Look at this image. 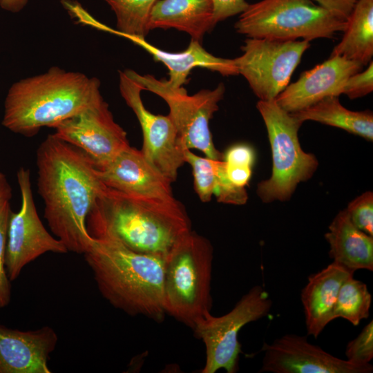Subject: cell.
<instances>
[{
    "label": "cell",
    "mask_w": 373,
    "mask_h": 373,
    "mask_svg": "<svg viewBox=\"0 0 373 373\" xmlns=\"http://www.w3.org/2000/svg\"><path fill=\"white\" fill-rule=\"evenodd\" d=\"M309 46V41L303 39L248 38L241 46L242 54L233 59L238 74L260 100H274L288 86Z\"/></svg>",
    "instance_id": "30bf717a"
},
{
    "label": "cell",
    "mask_w": 373,
    "mask_h": 373,
    "mask_svg": "<svg viewBox=\"0 0 373 373\" xmlns=\"http://www.w3.org/2000/svg\"><path fill=\"white\" fill-rule=\"evenodd\" d=\"M57 340L48 326L20 331L0 325V373H50L48 361Z\"/></svg>",
    "instance_id": "e0dca14e"
},
{
    "label": "cell",
    "mask_w": 373,
    "mask_h": 373,
    "mask_svg": "<svg viewBox=\"0 0 373 373\" xmlns=\"http://www.w3.org/2000/svg\"><path fill=\"white\" fill-rule=\"evenodd\" d=\"M227 164L253 167L255 162L254 149L246 144H237L229 147L223 154Z\"/></svg>",
    "instance_id": "4dcf8cb0"
},
{
    "label": "cell",
    "mask_w": 373,
    "mask_h": 373,
    "mask_svg": "<svg viewBox=\"0 0 373 373\" xmlns=\"http://www.w3.org/2000/svg\"><path fill=\"white\" fill-rule=\"evenodd\" d=\"M30 0H0V7L8 12L17 13L21 11Z\"/></svg>",
    "instance_id": "e575fe53"
},
{
    "label": "cell",
    "mask_w": 373,
    "mask_h": 373,
    "mask_svg": "<svg viewBox=\"0 0 373 373\" xmlns=\"http://www.w3.org/2000/svg\"><path fill=\"white\" fill-rule=\"evenodd\" d=\"M301 122L312 120L337 127L373 140V115L370 111H352L339 102L338 96H328L301 111L291 113Z\"/></svg>",
    "instance_id": "cb8c5ba5"
},
{
    "label": "cell",
    "mask_w": 373,
    "mask_h": 373,
    "mask_svg": "<svg viewBox=\"0 0 373 373\" xmlns=\"http://www.w3.org/2000/svg\"><path fill=\"white\" fill-rule=\"evenodd\" d=\"M361 64L341 56H330L325 61L304 72L274 99L289 113L305 109L328 96H339L351 75L363 68Z\"/></svg>",
    "instance_id": "2e32d148"
},
{
    "label": "cell",
    "mask_w": 373,
    "mask_h": 373,
    "mask_svg": "<svg viewBox=\"0 0 373 373\" xmlns=\"http://www.w3.org/2000/svg\"><path fill=\"white\" fill-rule=\"evenodd\" d=\"M93 238H108L142 254L165 257L191 231L187 213L175 198L126 194L104 186L86 218Z\"/></svg>",
    "instance_id": "7a4b0ae2"
},
{
    "label": "cell",
    "mask_w": 373,
    "mask_h": 373,
    "mask_svg": "<svg viewBox=\"0 0 373 373\" xmlns=\"http://www.w3.org/2000/svg\"><path fill=\"white\" fill-rule=\"evenodd\" d=\"M347 361L356 365H367L373 358V321L369 322L360 334L346 347Z\"/></svg>",
    "instance_id": "4316f807"
},
{
    "label": "cell",
    "mask_w": 373,
    "mask_h": 373,
    "mask_svg": "<svg viewBox=\"0 0 373 373\" xmlns=\"http://www.w3.org/2000/svg\"><path fill=\"white\" fill-rule=\"evenodd\" d=\"M11 197V186L6 175L0 172V207L6 202H10Z\"/></svg>",
    "instance_id": "d590c367"
},
{
    "label": "cell",
    "mask_w": 373,
    "mask_h": 373,
    "mask_svg": "<svg viewBox=\"0 0 373 373\" xmlns=\"http://www.w3.org/2000/svg\"><path fill=\"white\" fill-rule=\"evenodd\" d=\"M21 204L17 213L10 212L7 230L6 269L10 281L22 269L41 255L50 251L65 254L68 251L57 238L51 236L41 222L35 204L30 172L21 167L17 173Z\"/></svg>",
    "instance_id": "8fae6325"
},
{
    "label": "cell",
    "mask_w": 373,
    "mask_h": 373,
    "mask_svg": "<svg viewBox=\"0 0 373 373\" xmlns=\"http://www.w3.org/2000/svg\"><path fill=\"white\" fill-rule=\"evenodd\" d=\"M131 41L149 52L155 61L162 62L169 70V82L181 87L188 81L191 70L202 67L224 76L236 75L238 70L233 59L218 57L207 52L198 41L191 39L187 48L179 52L161 50L145 39L130 38Z\"/></svg>",
    "instance_id": "ffe728a7"
},
{
    "label": "cell",
    "mask_w": 373,
    "mask_h": 373,
    "mask_svg": "<svg viewBox=\"0 0 373 373\" xmlns=\"http://www.w3.org/2000/svg\"><path fill=\"white\" fill-rule=\"evenodd\" d=\"M184 162L190 164L195 191L203 202L215 195L219 202L240 205L246 203L248 195L245 187L234 185L229 179L223 160L201 157L190 149L183 151Z\"/></svg>",
    "instance_id": "7402d4cb"
},
{
    "label": "cell",
    "mask_w": 373,
    "mask_h": 373,
    "mask_svg": "<svg viewBox=\"0 0 373 373\" xmlns=\"http://www.w3.org/2000/svg\"><path fill=\"white\" fill-rule=\"evenodd\" d=\"M352 222L373 236V193L367 191L352 200L345 209Z\"/></svg>",
    "instance_id": "f1b7e54d"
},
{
    "label": "cell",
    "mask_w": 373,
    "mask_h": 373,
    "mask_svg": "<svg viewBox=\"0 0 373 373\" xmlns=\"http://www.w3.org/2000/svg\"><path fill=\"white\" fill-rule=\"evenodd\" d=\"M215 26L212 0H157L148 23L149 31L174 28L200 43Z\"/></svg>",
    "instance_id": "d6986e66"
},
{
    "label": "cell",
    "mask_w": 373,
    "mask_h": 373,
    "mask_svg": "<svg viewBox=\"0 0 373 373\" xmlns=\"http://www.w3.org/2000/svg\"><path fill=\"white\" fill-rule=\"evenodd\" d=\"M373 90V64L371 61L367 68L359 71L345 82L340 90V95L345 94L350 99L363 97Z\"/></svg>",
    "instance_id": "f546056e"
},
{
    "label": "cell",
    "mask_w": 373,
    "mask_h": 373,
    "mask_svg": "<svg viewBox=\"0 0 373 373\" xmlns=\"http://www.w3.org/2000/svg\"><path fill=\"white\" fill-rule=\"evenodd\" d=\"M260 372L370 373L371 364L360 366L337 358L312 344L306 336L286 334L272 343H264Z\"/></svg>",
    "instance_id": "5bb4252c"
},
{
    "label": "cell",
    "mask_w": 373,
    "mask_h": 373,
    "mask_svg": "<svg viewBox=\"0 0 373 373\" xmlns=\"http://www.w3.org/2000/svg\"><path fill=\"white\" fill-rule=\"evenodd\" d=\"M98 176L106 186L145 198L173 200L172 182L145 158L140 150L128 146L102 169Z\"/></svg>",
    "instance_id": "9a60e30c"
},
{
    "label": "cell",
    "mask_w": 373,
    "mask_h": 373,
    "mask_svg": "<svg viewBox=\"0 0 373 373\" xmlns=\"http://www.w3.org/2000/svg\"><path fill=\"white\" fill-rule=\"evenodd\" d=\"M354 272L332 262L308 277L300 294L308 335L315 338L334 320V308L338 290Z\"/></svg>",
    "instance_id": "ac0fdd59"
},
{
    "label": "cell",
    "mask_w": 373,
    "mask_h": 373,
    "mask_svg": "<svg viewBox=\"0 0 373 373\" xmlns=\"http://www.w3.org/2000/svg\"><path fill=\"white\" fill-rule=\"evenodd\" d=\"M272 302L260 285L251 287L228 313L214 316L206 312L194 325L197 338L202 339L206 350L202 373H215L224 369L227 373L237 372L242 352L238 341L240 330L247 323L266 316Z\"/></svg>",
    "instance_id": "9c48e42d"
},
{
    "label": "cell",
    "mask_w": 373,
    "mask_h": 373,
    "mask_svg": "<svg viewBox=\"0 0 373 373\" xmlns=\"http://www.w3.org/2000/svg\"><path fill=\"white\" fill-rule=\"evenodd\" d=\"M334 16L347 20L359 0H312Z\"/></svg>",
    "instance_id": "d6a6232c"
},
{
    "label": "cell",
    "mask_w": 373,
    "mask_h": 373,
    "mask_svg": "<svg viewBox=\"0 0 373 373\" xmlns=\"http://www.w3.org/2000/svg\"><path fill=\"white\" fill-rule=\"evenodd\" d=\"M100 82L79 72L53 66L15 82L4 102L2 125L26 137L79 113L100 96Z\"/></svg>",
    "instance_id": "277c9868"
},
{
    "label": "cell",
    "mask_w": 373,
    "mask_h": 373,
    "mask_svg": "<svg viewBox=\"0 0 373 373\" xmlns=\"http://www.w3.org/2000/svg\"><path fill=\"white\" fill-rule=\"evenodd\" d=\"M372 295L365 283L354 278H347L341 285L336 297L334 318H343L357 326L368 318Z\"/></svg>",
    "instance_id": "484cf974"
},
{
    "label": "cell",
    "mask_w": 373,
    "mask_h": 373,
    "mask_svg": "<svg viewBox=\"0 0 373 373\" xmlns=\"http://www.w3.org/2000/svg\"><path fill=\"white\" fill-rule=\"evenodd\" d=\"M53 128L55 136L82 150L98 169L130 146L126 131L115 121L102 95Z\"/></svg>",
    "instance_id": "7c38bea8"
},
{
    "label": "cell",
    "mask_w": 373,
    "mask_h": 373,
    "mask_svg": "<svg viewBox=\"0 0 373 373\" xmlns=\"http://www.w3.org/2000/svg\"><path fill=\"white\" fill-rule=\"evenodd\" d=\"M225 166L227 176L234 185L239 187H245L248 184L251 177L252 167L229 165L226 163Z\"/></svg>",
    "instance_id": "836d02e7"
},
{
    "label": "cell",
    "mask_w": 373,
    "mask_h": 373,
    "mask_svg": "<svg viewBox=\"0 0 373 373\" xmlns=\"http://www.w3.org/2000/svg\"><path fill=\"white\" fill-rule=\"evenodd\" d=\"M257 108L267 131L273 161L271 175L258 184L257 193L266 203L287 200L300 182L314 175L318 162L300 146L298 132L303 122L275 100H259Z\"/></svg>",
    "instance_id": "52a82bcc"
},
{
    "label": "cell",
    "mask_w": 373,
    "mask_h": 373,
    "mask_svg": "<svg viewBox=\"0 0 373 373\" xmlns=\"http://www.w3.org/2000/svg\"><path fill=\"white\" fill-rule=\"evenodd\" d=\"M341 41L331 56H341L364 66L373 55V0H359L347 19Z\"/></svg>",
    "instance_id": "603a6c76"
},
{
    "label": "cell",
    "mask_w": 373,
    "mask_h": 373,
    "mask_svg": "<svg viewBox=\"0 0 373 373\" xmlns=\"http://www.w3.org/2000/svg\"><path fill=\"white\" fill-rule=\"evenodd\" d=\"M124 70L144 90L166 102L169 115L184 149H197L209 158L222 160L223 154L216 149L209 128V122L218 110V103L225 92L222 83L214 89H203L190 95L183 86H173L167 79H158L149 74L140 75L131 69Z\"/></svg>",
    "instance_id": "ba28073f"
},
{
    "label": "cell",
    "mask_w": 373,
    "mask_h": 373,
    "mask_svg": "<svg viewBox=\"0 0 373 373\" xmlns=\"http://www.w3.org/2000/svg\"><path fill=\"white\" fill-rule=\"evenodd\" d=\"M212 262L211 242L192 230L165 256V313L192 329L211 311Z\"/></svg>",
    "instance_id": "5b68a950"
},
{
    "label": "cell",
    "mask_w": 373,
    "mask_h": 373,
    "mask_svg": "<svg viewBox=\"0 0 373 373\" xmlns=\"http://www.w3.org/2000/svg\"><path fill=\"white\" fill-rule=\"evenodd\" d=\"M38 193L44 218L68 251L85 254L93 238L86 218L104 184L90 157L79 149L48 135L36 154Z\"/></svg>",
    "instance_id": "6da1fadb"
},
{
    "label": "cell",
    "mask_w": 373,
    "mask_h": 373,
    "mask_svg": "<svg viewBox=\"0 0 373 373\" xmlns=\"http://www.w3.org/2000/svg\"><path fill=\"white\" fill-rule=\"evenodd\" d=\"M216 24L230 17L240 14L248 6L246 0H212Z\"/></svg>",
    "instance_id": "1f68e13d"
},
{
    "label": "cell",
    "mask_w": 373,
    "mask_h": 373,
    "mask_svg": "<svg viewBox=\"0 0 373 373\" xmlns=\"http://www.w3.org/2000/svg\"><path fill=\"white\" fill-rule=\"evenodd\" d=\"M119 88L126 104L136 115L143 135L140 150L148 162L172 182L185 163L184 149L169 115H155L144 106L141 98L143 88L125 70L119 71Z\"/></svg>",
    "instance_id": "4fadbf2b"
},
{
    "label": "cell",
    "mask_w": 373,
    "mask_h": 373,
    "mask_svg": "<svg viewBox=\"0 0 373 373\" xmlns=\"http://www.w3.org/2000/svg\"><path fill=\"white\" fill-rule=\"evenodd\" d=\"M84 255L101 294L113 307L131 316L164 318L165 257L138 253L108 238H93Z\"/></svg>",
    "instance_id": "3957f363"
},
{
    "label": "cell",
    "mask_w": 373,
    "mask_h": 373,
    "mask_svg": "<svg viewBox=\"0 0 373 373\" xmlns=\"http://www.w3.org/2000/svg\"><path fill=\"white\" fill-rule=\"evenodd\" d=\"M328 229L325 238L334 262L354 273L373 271V236L357 228L345 209L335 216Z\"/></svg>",
    "instance_id": "44dd1931"
},
{
    "label": "cell",
    "mask_w": 373,
    "mask_h": 373,
    "mask_svg": "<svg viewBox=\"0 0 373 373\" xmlns=\"http://www.w3.org/2000/svg\"><path fill=\"white\" fill-rule=\"evenodd\" d=\"M10 202L0 207V307L8 305L10 300V280L6 269L7 230L10 213Z\"/></svg>",
    "instance_id": "83f0119b"
},
{
    "label": "cell",
    "mask_w": 373,
    "mask_h": 373,
    "mask_svg": "<svg viewBox=\"0 0 373 373\" xmlns=\"http://www.w3.org/2000/svg\"><path fill=\"white\" fill-rule=\"evenodd\" d=\"M346 24L312 0H261L248 4L234 28L249 38L310 41L332 38Z\"/></svg>",
    "instance_id": "8992f818"
},
{
    "label": "cell",
    "mask_w": 373,
    "mask_h": 373,
    "mask_svg": "<svg viewBox=\"0 0 373 373\" xmlns=\"http://www.w3.org/2000/svg\"><path fill=\"white\" fill-rule=\"evenodd\" d=\"M114 12L116 34L128 39H145L152 8L157 0H103Z\"/></svg>",
    "instance_id": "d4e9b609"
}]
</instances>
